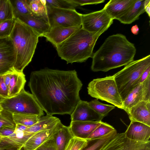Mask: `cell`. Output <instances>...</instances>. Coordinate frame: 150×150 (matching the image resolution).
I'll list each match as a JSON object with an SVG mask.
<instances>
[{
    "instance_id": "1",
    "label": "cell",
    "mask_w": 150,
    "mask_h": 150,
    "mask_svg": "<svg viewBox=\"0 0 150 150\" xmlns=\"http://www.w3.org/2000/svg\"><path fill=\"white\" fill-rule=\"evenodd\" d=\"M82 86L75 70L48 68L32 72L28 84L43 110L52 115H71L81 100Z\"/></svg>"
},
{
    "instance_id": "2",
    "label": "cell",
    "mask_w": 150,
    "mask_h": 150,
    "mask_svg": "<svg viewBox=\"0 0 150 150\" xmlns=\"http://www.w3.org/2000/svg\"><path fill=\"white\" fill-rule=\"evenodd\" d=\"M136 52L134 44L125 35L119 33L110 35L93 53L91 70L105 72L125 66L134 60Z\"/></svg>"
},
{
    "instance_id": "3",
    "label": "cell",
    "mask_w": 150,
    "mask_h": 150,
    "mask_svg": "<svg viewBox=\"0 0 150 150\" xmlns=\"http://www.w3.org/2000/svg\"><path fill=\"white\" fill-rule=\"evenodd\" d=\"M105 32L91 33L81 28L57 46L59 56L67 64L85 62L92 57L96 41Z\"/></svg>"
},
{
    "instance_id": "4",
    "label": "cell",
    "mask_w": 150,
    "mask_h": 150,
    "mask_svg": "<svg viewBox=\"0 0 150 150\" xmlns=\"http://www.w3.org/2000/svg\"><path fill=\"white\" fill-rule=\"evenodd\" d=\"M9 37L14 46L16 54L14 69L17 72H23L24 68L32 60L40 36L31 27L16 19Z\"/></svg>"
},
{
    "instance_id": "5",
    "label": "cell",
    "mask_w": 150,
    "mask_h": 150,
    "mask_svg": "<svg viewBox=\"0 0 150 150\" xmlns=\"http://www.w3.org/2000/svg\"><path fill=\"white\" fill-rule=\"evenodd\" d=\"M150 66V55L131 62L113 75L122 101L134 88L135 83Z\"/></svg>"
},
{
    "instance_id": "6",
    "label": "cell",
    "mask_w": 150,
    "mask_h": 150,
    "mask_svg": "<svg viewBox=\"0 0 150 150\" xmlns=\"http://www.w3.org/2000/svg\"><path fill=\"white\" fill-rule=\"evenodd\" d=\"M87 88L91 97L122 109L123 101L113 76L93 79L89 83Z\"/></svg>"
},
{
    "instance_id": "7",
    "label": "cell",
    "mask_w": 150,
    "mask_h": 150,
    "mask_svg": "<svg viewBox=\"0 0 150 150\" xmlns=\"http://www.w3.org/2000/svg\"><path fill=\"white\" fill-rule=\"evenodd\" d=\"M3 109L12 113L44 115V111L33 95L23 89L17 95L4 99L0 103Z\"/></svg>"
},
{
    "instance_id": "8",
    "label": "cell",
    "mask_w": 150,
    "mask_h": 150,
    "mask_svg": "<svg viewBox=\"0 0 150 150\" xmlns=\"http://www.w3.org/2000/svg\"><path fill=\"white\" fill-rule=\"evenodd\" d=\"M46 7L50 28L57 26L70 27L82 25V14L75 10Z\"/></svg>"
},
{
    "instance_id": "9",
    "label": "cell",
    "mask_w": 150,
    "mask_h": 150,
    "mask_svg": "<svg viewBox=\"0 0 150 150\" xmlns=\"http://www.w3.org/2000/svg\"><path fill=\"white\" fill-rule=\"evenodd\" d=\"M82 28L91 33L105 31L113 23V20L103 8L99 11L82 14Z\"/></svg>"
},
{
    "instance_id": "10",
    "label": "cell",
    "mask_w": 150,
    "mask_h": 150,
    "mask_svg": "<svg viewBox=\"0 0 150 150\" xmlns=\"http://www.w3.org/2000/svg\"><path fill=\"white\" fill-rule=\"evenodd\" d=\"M101 150H150V141H137L127 138L124 132L117 133Z\"/></svg>"
},
{
    "instance_id": "11",
    "label": "cell",
    "mask_w": 150,
    "mask_h": 150,
    "mask_svg": "<svg viewBox=\"0 0 150 150\" xmlns=\"http://www.w3.org/2000/svg\"><path fill=\"white\" fill-rule=\"evenodd\" d=\"M16 58V50L10 37L0 38V76L14 70Z\"/></svg>"
},
{
    "instance_id": "12",
    "label": "cell",
    "mask_w": 150,
    "mask_h": 150,
    "mask_svg": "<svg viewBox=\"0 0 150 150\" xmlns=\"http://www.w3.org/2000/svg\"><path fill=\"white\" fill-rule=\"evenodd\" d=\"M150 100V75L142 83L135 87L123 101V108L127 113L142 101Z\"/></svg>"
},
{
    "instance_id": "13",
    "label": "cell",
    "mask_w": 150,
    "mask_h": 150,
    "mask_svg": "<svg viewBox=\"0 0 150 150\" xmlns=\"http://www.w3.org/2000/svg\"><path fill=\"white\" fill-rule=\"evenodd\" d=\"M71 121H101L103 118L89 105L88 102L81 100L70 115Z\"/></svg>"
},
{
    "instance_id": "14",
    "label": "cell",
    "mask_w": 150,
    "mask_h": 150,
    "mask_svg": "<svg viewBox=\"0 0 150 150\" xmlns=\"http://www.w3.org/2000/svg\"><path fill=\"white\" fill-rule=\"evenodd\" d=\"M82 28V25L70 27L57 26L50 28L43 36L56 48L72 34Z\"/></svg>"
},
{
    "instance_id": "15",
    "label": "cell",
    "mask_w": 150,
    "mask_h": 150,
    "mask_svg": "<svg viewBox=\"0 0 150 150\" xmlns=\"http://www.w3.org/2000/svg\"><path fill=\"white\" fill-rule=\"evenodd\" d=\"M124 133L126 137L132 140L144 142L150 141V127L141 122L131 121Z\"/></svg>"
},
{
    "instance_id": "16",
    "label": "cell",
    "mask_w": 150,
    "mask_h": 150,
    "mask_svg": "<svg viewBox=\"0 0 150 150\" xmlns=\"http://www.w3.org/2000/svg\"><path fill=\"white\" fill-rule=\"evenodd\" d=\"M127 113L131 121L138 122L150 127V100L140 102Z\"/></svg>"
},
{
    "instance_id": "17",
    "label": "cell",
    "mask_w": 150,
    "mask_h": 150,
    "mask_svg": "<svg viewBox=\"0 0 150 150\" xmlns=\"http://www.w3.org/2000/svg\"><path fill=\"white\" fill-rule=\"evenodd\" d=\"M101 122V120L71 121L69 127L73 137L86 139Z\"/></svg>"
},
{
    "instance_id": "18",
    "label": "cell",
    "mask_w": 150,
    "mask_h": 150,
    "mask_svg": "<svg viewBox=\"0 0 150 150\" xmlns=\"http://www.w3.org/2000/svg\"><path fill=\"white\" fill-rule=\"evenodd\" d=\"M135 0H110L103 8L112 20L118 19L126 13Z\"/></svg>"
},
{
    "instance_id": "19",
    "label": "cell",
    "mask_w": 150,
    "mask_h": 150,
    "mask_svg": "<svg viewBox=\"0 0 150 150\" xmlns=\"http://www.w3.org/2000/svg\"><path fill=\"white\" fill-rule=\"evenodd\" d=\"M16 19L31 27L39 35L40 37H43L50 28L48 22L42 19L35 17L33 14L20 15Z\"/></svg>"
},
{
    "instance_id": "20",
    "label": "cell",
    "mask_w": 150,
    "mask_h": 150,
    "mask_svg": "<svg viewBox=\"0 0 150 150\" xmlns=\"http://www.w3.org/2000/svg\"><path fill=\"white\" fill-rule=\"evenodd\" d=\"M15 135L12 137H3L0 147L3 148L16 147L22 148L27 141L35 133L16 129Z\"/></svg>"
},
{
    "instance_id": "21",
    "label": "cell",
    "mask_w": 150,
    "mask_h": 150,
    "mask_svg": "<svg viewBox=\"0 0 150 150\" xmlns=\"http://www.w3.org/2000/svg\"><path fill=\"white\" fill-rule=\"evenodd\" d=\"M61 122L54 129H46L35 133L24 145L23 150H34L54 134Z\"/></svg>"
},
{
    "instance_id": "22",
    "label": "cell",
    "mask_w": 150,
    "mask_h": 150,
    "mask_svg": "<svg viewBox=\"0 0 150 150\" xmlns=\"http://www.w3.org/2000/svg\"><path fill=\"white\" fill-rule=\"evenodd\" d=\"M61 122L58 118L47 114L45 116L40 117L35 124L28 127L25 131L35 133L46 129H52L56 127Z\"/></svg>"
},
{
    "instance_id": "23",
    "label": "cell",
    "mask_w": 150,
    "mask_h": 150,
    "mask_svg": "<svg viewBox=\"0 0 150 150\" xmlns=\"http://www.w3.org/2000/svg\"><path fill=\"white\" fill-rule=\"evenodd\" d=\"M56 150H65L70 140L73 137L69 126L61 122L53 134Z\"/></svg>"
},
{
    "instance_id": "24",
    "label": "cell",
    "mask_w": 150,
    "mask_h": 150,
    "mask_svg": "<svg viewBox=\"0 0 150 150\" xmlns=\"http://www.w3.org/2000/svg\"><path fill=\"white\" fill-rule=\"evenodd\" d=\"M145 0H135L130 8L118 20L125 24H130L137 20L140 16L145 12Z\"/></svg>"
},
{
    "instance_id": "25",
    "label": "cell",
    "mask_w": 150,
    "mask_h": 150,
    "mask_svg": "<svg viewBox=\"0 0 150 150\" xmlns=\"http://www.w3.org/2000/svg\"><path fill=\"white\" fill-rule=\"evenodd\" d=\"M26 82L25 75L23 73L17 72L14 69L12 72L8 89V98L18 94L24 88Z\"/></svg>"
},
{
    "instance_id": "26",
    "label": "cell",
    "mask_w": 150,
    "mask_h": 150,
    "mask_svg": "<svg viewBox=\"0 0 150 150\" xmlns=\"http://www.w3.org/2000/svg\"><path fill=\"white\" fill-rule=\"evenodd\" d=\"M117 133V130L115 129L101 137L86 139V144L80 150H101Z\"/></svg>"
},
{
    "instance_id": "27",
    "label": "cell",
    "mask_w": 150,
    "mask_h": 150,
    "mask_svg": "<svg viewBox=\"0 0 150 150\" xmlns=\"http://www.w3.org/2000/svg\"><path fill=\"white\" fill-rule=\"evenodd\" d=\"M28 1L33 15L48 23L45 0H28Z\"/></svg>"
},
{
    "instance_id": "28",
    "label": "cell",
    "mask_w": 150,
    "mask_h": 150,
    "mask_svg": "<svg viewBox=\"0 0 150 150\" xmlns=\"http://www.w3.org/2000/svg\"><path fill=\"white\" fill-rule=\"evenodd\" d=\"M12 5L14 18L20 15L33 14L28 0H10Z\"/></svg>"
},
{
    "instance_id": "29",
    "label": "cell",
    "mask_w": 150,
    "mask_h": 150,
    "mask_svg": "<svg viewBox=\"0 0 150 150\" xmlns=\"http://www.w3.org/2000/svg\"><path fill=\"white\" fill-rule=\"evenodd\" d=\"M16 124H21L28 127L35 124L41 117L38 115L25 114L13 113Z\"/></svg>"
},
{
    "instance_id": "30",
    "label": "cell",
    "mask_w": 150,
    "mask_h": 150,
    "mask_svg": "<svg viewBox=\"0 0 150 150\" xmlns=\"http://www.w3.org/2000/svg\"><path fill=\"white\" fill-rule=\"evenodd\" d=\"M90 107L96 113L103 118L106 116L108 113L115 108L114 105L105 104L100 102L97 99H95L88 102Z\"/></svg>"
},
{
    "instance_id": "31",
    "label": "cell",
    "mask_w": 150,
    "mask_h": 150,
    "mask_svg": "<svg viewBox=\"0 0 150 150\" xmlns=\"http://www.w3.org/2000/svg\"><path fill=\"white\" fill-rule=\"evenodd\" d=\"M14 18L10 0H1L0 3V24Z\"/></svg>"
},
{
    "instance_id": "32",
    "label": "cell",
    "mask_w": 150,
    "mask_h": 150,
    "mask_svg": "<svg viewBox=\"0 0 150 150\" xmlns=\"http://www.w3.org/2000/svg\"><path fill=\"white\" fill-rule=\"evenodd\" d=\"M115 129L112 126L102 121L100 125L86 139L101 137L109 134Z\"/></svg>"
},
{
    "instance_id": "33",
    "label": "cell",
    "mask_w": 150,
    "mask_h": 150,
    "mask_svg": "<svg viewBox=\"0 0 150 150\" xmlns=\"http://www.w3.org/2000/svg\"><path fill=\"white\" fill-rule=\"evenodd\" d=\"M47 6L62 9L75 10L78 6L71 0H45Z\"/></svg>"
},
{
    "instance_id": "34",
    "label": "cell",
    "mask_w": 150,
    "mask_h": 150,
    "mask_svg": "<svg viewBox=\"0 0 150 150\" xmlns=\"http://www.w3.org/2000/svg\"><path fill=\"white\" fill-rule=\"evenodd\" d=\"M4 127L15 129L13 113L8 111L2 109L0 112V129Z\"/></svg>"
},
{
    "instance_id": "35",
    "label": "cell",
    "mask_w": 150,
    "mask_h": 150,
    "mask_svg": "<svg viewBox=\"0 0 150 150\" xmlns=\"http://www.w3.org/2000/svg\"><path fill=\"white\" fill-rule=\"evenodd\" d=\"M16 20L14 18L0 24V38L10 36L14 27Z\"/></svg>"
},
{
    "instance_id": "36",
    "label": "cell",
    "mask_w": 150,
    "mask_h": 150,
    "mask_svg": "<svg viewBox=\"0 0 150 150\" xmlns=\"http://www.w3.org/2000/svg\"><path fill=\"white\" fill-rule=\"evenodd\" d=\"M87 142L86 139L73 137L70 140L65 150H80Z\"/></svg>"
},
{
    "instance_id": "37",
    "label": "cell",
    "mask_w": 150,
    "mask_h": 150,
    "mask_svg": "<svg viewBox=\"0 0 150 150\" xmlns=\"http://www.w3.org/2000/svg\"><path fill=\"white\" fill-rule=\"evenodd\" d=\"M34 150H56L53 134Z\"/></svg>"
},
{
    "instance_id": "38",
    "label": "cell",
    "mask_w": 150,
    "mask_h": 150,
    "mask_svg": "<svg viewBox=\"0 0 150 150\" xmlns=\"http://www.w3.org/2000/svg\"><path fill=\"white\" fill-rule=\"evenodd\" d=\"M8 90L4 80V74L0 76V97L4 98H8Z\"/></svg>"
},
{
    "instance_id": "39",
    "label": "cell",
    "mask_w": 150,
    "mask_h": 150,
    "mask_svg": "<svg viewBox=\"0 0 150 150\" xmlns=\"http://www.w3.org/2000/svg\"><path fill=\"white\" fill-rule=\"evenodd\" d=\"M78 6L89 4H96L103 3L105 0H71Z\"/></svg>"
},
{
    "instance_id": "40",
    "label": "cell",
    "mask_w": 150,
    "mask_h": 150,
    "mask_svg": "<svg viewBox=\"0 0 150 150\" xmlns=\"http://www.w3.org/2000/svg\"><path fill=\"white\" fill-rule=\"evenodd\" d=\"M15 129L4 127L0 129V136L3 137H12L15 135Z\"/></svg>"
},
{
    "instance_id": "41",
    "label": "cell",
    "mask_w": 150,
    "mask_h": 150,
    "mask_svg": "<svg viewBox=\"0 0 150 150\" xmlns=\"http://www.w3.org/2000/svg\"><path fill=\"white\" fill-rule=\"evenodd\" d=\"M150 66L148 67L141 74L139 79L135 83L134 88L138 84L143 83L150 75Z\"/></svg>"
},
{
    "instance_id": "42",
    "label": "cell",
    "mask_w": 150,
    "mask_h": 150,
    "mask_svg": "<svg viewBox=\"0 0 150 150\" xmlns=\"http://www.w3.org/2000/svg\"><path fill=\"white\" fill-rule=\"evenodd\" d=\"M13 70L8 72L4 74V82L7 86L8 90L9 87L12 72Z\"/></svg>"
},
{
    "instance_id": "43",
    "label": "cell",
    "mask_w": 150,
    "mask_h": 150,
    "mask_svg": "<svg viewBox=\"0 0 150 150\" xmlns=\"http://www.w3.org/2000/svg\"><path fill=\"white\" fill-rule=\"evenodd\" d=\"M144 9L149 16H150V0H145L144 2Z\"/></svg>"
},
{
    "instance_id": "44",
    "label": "cell",
    "mask_w": 150,
    "mask_h": 150,
    "mask_svg": "<svg viewBox=\"0 0 150 150\" xmlns=\"http://www.w3.org/2000/svg\"><path fill=\"white\" fill-rule=\"evenodd\" d=\"M29 127L27 126L21 124H16V129L22 131H25L26 129Z\"/></svg>"
},
{
    "instance_id": "45",
    "label": "cell",
    "mask_w": 150,
    "mask_h": 150,
    "mask_svg": "<svg viewBox=\"0 0 150 150\" xmlns=\"http://www.w3.org/2000/svg\"><path fill=\"white\" fill-rule=\"evenodd\" d=\"M139 28L137 25H135L132 27L131 28L132 33L135 35H137L139 32Z\"/></svg>"
},
{
    "instance_id": "46",
    "label": "cell",
    "mask_w": 150,
    "mask_h": 150,
    "mask_svg": "<svg viewBox=\"0 0 150 150\" xmlns=\"http://www.w3.org/2000/svg\"><path fill=\"white\" fill-rule=\"evenodd\" d=\"M22 148L16 147H13L10 148L4 149H0V150H21Z\"/></svg>"
},
{
    "instance_id": "47",
    "label": "cell",
    "mask_w": 150,
    "mask_h": 150,
    "mask_svg": "<svg viewBox=\"0 0 150 150\" xmlns=\"http://www.w3.org/2000/svg\"><path fill=\"white\" fill-rule=\"evenodd\" d=\"M5 98L0 97V103Z\"/></svg>"
},
{
    "instance_id": "48",
    "label": "cell",
    "mask_w": 150,
    "mask_h": 150,
    "mask_svg": "<svg viewBox=\"0 0 150 150\" xmlns=\"http://www.w3.org/2000/svg\"><path fill=\"white\" fill-rule=\"evenodd\" d=\"M3 109V108H2L1 107V105H0V111L2 110Z\"/></svg>"
},
{
    "instance_id": "49",
    "label": "cell",
    "mask_w": 150,
    "mask_h": 150,
    "mask_svg": "<svg viewBox=\"0 0 150 150\" xmlns=\"http://www.w3.org/2000/svg\"><path fill=\"white\" fill-rule=\"evenodd\" d=\"M2 139V137L0 136V142L1 141Z\"/></svg>"
},
{
    "instance_id": "50",
    "label": "cell",
    "mask_w": 150,
    "mask_h": 150,
    "mask_svg": "<svg viewBox=\"0 0 150 150\" xmlns=\"http://www.w3.org/2000/svg\"><path fill=\"white\" fill-rule=\"evenodd\" d=\"M1 0H0V3H1Z\"/></svg>"
}]
</instances>
